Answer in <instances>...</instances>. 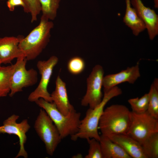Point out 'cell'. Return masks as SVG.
<instances>
[{
    "instance_id": "6da1fadb",
    "label": "cell",
    "mask_w": 158,
    "mask_h": 158,
    "mask_svg": "<svg viewBox=\"0 0 158 158\" xmlns=\"http://www.w3.org/2000/svg\"><path fill=\"white\" fill-rule=\"evenodd\" d=\"M122 93L121 89L116 86L107 92L104 93L100 103L94 108H89L87 110L85 117L80 121L78 132L71 136V139L75 141L81 138L87 140L94 138L99 141L100 135L98 131V126L104 107L111 99L121 95Z\"/></svg>"
},
{
    "instance_id": "7a4b0ae2",
    "label": "cell",
    "mask_w": 158,
    "mask_h": 158,
    "mask_svg": "<svg viewBox=\"0 0 158 158\" xmlns=\"http://www.w3.org/2000/svg\"><path fill=\"white\" fill-rule=\"evenodd\" d=\"M54 24L51 20L41 16L38 25L25 37H23L18 46L27 61L36 59L49 42Z\"/></svg>"
},
{
    "instance_id": "3957f363",
    "label": "cell",
    "mask_w": 158,
    "mask_h": 158,
    "mask_svg": "<svg viewBox=\"0 0 158 158\" xmlns=\"http://www.w3.org/2000/svg\"><path fill=\"white\" fill-rule=\"evenodd\" d=\"M131 111L125 106L114 104L104 109L99 126L101 135L126 134L131 121Z\"/></svg>"
},
{
    "instance_id": "277c9868",
    "label": "cell",
    "mask_w": 158,
    "mask_h": 158,
    "mask_svg": "<svg viewBox=\"0 0 158 158\" xmlns=\"http://www.w3.org/2000/svg\"><path fill=\"white\" fill-rule=\"evenodd\" d=\"M47 113L57 128L62 139L75 135L78 131L81 114L74 108L67 115L63 114L55 104L40 98L35 102Z\"/></svg>"
},
{
    "instance_id": "5b68a950",
    "label": "cell",
    "mask_w": 158,
    "mask_h": 158,
    "mask_svg": "<svg viewBox=\"0 0 158 158\" xmlns=\"http://www.w3.org/2000/svg\"><path fill=\"white\" fill-rule=\"evenodd\" d=\"M34 128L44 143L47 153L50 156L53 155L62 139L57 128L43 109L40 110Z\"/></svg>"
},
{
    "instance_id": "8992f818",
    "label": "cell",
    "mask_w": 158,
    "mask_h": 158,
    "mask_svg": "<svg viewBox=\"0 0 158 158\" xmlns=\"http://www.w3.org/2000/svg\"><path fill=\"white\" fill-rule=\"evenodd\" d=\"M131 121L126 134L142 145L153 134L158 132V119L147 111L136 113L131 111Z\"/></svg>"
},
{
    "instance_id": "52a82bcc",
    "label": "cell",
    "mask_w": 158,
    "mask_h": 158,
    "mask_svg": "<svg viewBox=\"0 0 158 158\" xmlns=\"http://www.w3.org/2000/svg\"><path fill=\"white\" fill-rule=\"evenodd\" d=\"M27 61L24 56H21L17 58L16 63L13 64L9 93L11 97L17 92L22 91L24 87L32 86L37 82V72L32 68L26 69Z\"/></svg>"
},
{
    "instance_id": "ba28073f",
    "label": "cell",
    "mask_w": 158,
    "mask_h": 158,
    "mask_svg": "<svg viewBox=\"0 0 158 158\" xmlns=\"http://www.w3.org/2000/svg\"><path fill=\"white\" fill-rule=\"evenodd\" d=\"M58 61V58L54 55L47 60H40L37 62V66L41 79L37 87L29 95L28 97L29 101L35 102L39 99L42 98L47 102H52L47 88L54 68Z\"/></svg>"
},
{
    "instance_id": "9c48e42d",
    "label": "cell",
    "mask_w": 158,
    "mask_h": 158,
    "mask_svg": "<svg viewBox=\"0 0 158 158\" xmlns=\"http://www.w3.org/2000/svg\"><path fill=\"white\" fill-rule=\"evenodd\" d=\"M104 71L102 66L97 64L92 68L87 79L86 92L81 99L82 106H89L93 109L101 102L103 95L102 92Z\"/></svg>"
},
{
    "instance_id": "30bf717a",
    "label": "cell",
    "mask_w": 158,
    "mask_h": 158,
    "mask_svg": "<svg viewBox=\"0 0 158 158\" xmlns=\"http://www.w3.org/2000/svg\"><path fill=\"white\" fill-rule=\"evenodd\" d=\"M19 117L18 115L13 114L5 120L3 125L0 126V134H14L18 136L19 139L20 149L15 158L23 157L27 158L28 154L25 149L24 145L27 140L26 133L30 126L27 119L17 123V120Z\"/></svg>"
},
{
    "instance_id": "8fae6325",
    "label": "cell",
    "mask_w": 158,
    "mask_h": 158,
    "mask_svg": "<svg viewBox=\"0 0 158 158\" xmlns=\"http://www.w3.org/2000/svg\"><path fill=\"white\" fill-rule=\"evenodd\" d=\"M140 76L139 62L135 66L128 67L117 73L107 75L104 76L103 80L104 93L123 83L133 84Z\"/></svg>"
},
{
    "instance_id": "7c38bea8",
    "label": "cell",
    "mask_w": 158,
    "mask_h": 158,
    "mask_svg": "<svg viewBox=\"0 0 158 158\" xmlns=\"http://www.w3.org/2000/svg\"><path fill=\"white\" fill-rule=\"evenodd\" d=\"M132 7L144 23L150 40L158 34V16L155 11L145 6L141 0H131Z\"/></svg>"
},
{
    "instance_id": "4fadbf2b",
    "label": "cell",
    "mask_w": 158,
    "mask_h": 158,
    "mask_svg": "<svg viewBox=\"0 0 158 158\" xmlns=\"http://www.w3.org/2000/svg\"><path fill=\"white\" fill-rule=\"evenodd\" d=\"M22 37L6 36L0 38V59L2 63H10L15 58L25 56L18 46Z\"/></svg>"
},
{
    "instance_id": "5bb4252c",
    "label": "cell",
    "mask_w": 158,
    "mask_h": 158,
    "mask_svg": "<svg viewBox=\"0 0 158 158\" xmlns=\"http://www.w3.org/2000/svg\"><path fill=\"white\" fill-rule=\"evenodd\" d=\"M55 85V90L51 94L52 101L60 111L67 115L74 108L69 102L66 83L59 75L56 78Z\"/></svg>"
},
{
    "instance_id": "9a60e30c",
    "label": "cell",
    "mask_w": 158,
    "mask_h": 158,
    "mask_svg": "<svg viewBox=\"0 0 158 158\" xmlns=\"http://www.w3.org/2000/svg\"><path fill=\"white\" fill-rule=\"evenodd\" d=\"M107 137L119 145L131 158H147L141 145L128 134H115Z\"/></svg>"
},
{
    "instance_id": "2e32d148",
    "label": "cell",
    "mask_w": 158,
    "mask_h": 158,
    "mask_svg": "<svg viewBox=\"0 0 158 158\" xmlns=\"http://www.w3.org/2000/svg\"><path fill=\"white\" fill-rule=\"evenodd\" d=\"M131 0H125L126 8L123 18L125 25L132 30L135 36L138 35L146 29L145 25L135 9L131 6Z\"/></svg>"
},
{
    "instance_id": "e0dca14e",
    "label": "cell",
    "mask_w": 158,
    "mask_h": 158,
    "mask_svg": "<svg viewBox=\"0 0 158 158\" xmlns=\"http://www.w3.org/2000/svg\"><path fill=\"white\" fill-rule=\"evenodd\" d=\"M103 158H131L118 144L101 135L99 140Z\"/></svg>"
},
{
    "instance_id": "ac0fdd59",
    "label": "cell",
    "mask_w": 158,
    "mask_h": 158,
    "mask_svg": "<svg viewBox=\"0 0 158 158\" xmlns=\"http://www.w3.org/2000/svg\"><path fill=\"white\" fill-rule=\"evenodd\" d=\"M13 68V65L0 68V97L6 96L10 92Z\"/></svg>"
},
{
    "instance_id": "d6986e66",
    "label": "cell",
    "mask_w": 158,
    "mask_h": 158,
    "mask_svg": "<svg viewBox=\"0 0 158 158\" xmlns=\"http://www.w3.org/2000/svg\"><path fill=\"white\" fill-rule=\"evenodd\" d=\"M147 112L155 118L158 119V79L155 78L151 85Z\"/></svg>"
},
{
    "instance_id": "ffe728a7",
    "label": "cell",
    "mask_w": 158,
    "mask_h": 158,
    "mask_svg": "<svg viewBox=\"0 0 158 158\" xmlns=\"http://www.w3.org/2000/svg\"><path fill=\"white\" fill-rule=\"evenodd\" d=\"M42 16L50 20L56 18L60 0H39Z\"/></svg>"
},
{
    "instance_id": "44dd1931",
    "label": "cell",
    "mask_w": 158,
    "mask_h": 158,
    "mask_svg": "<svg viewBox=\"0 0 158 158\" xmlns=\"http://www.w3.org/2000/svg\"><path fill=\"white\" fill-rule=\"evenodd\" d=\"M141 145L147 158H158V132L150 136Z\"/></svg>"
},
{
    "instance_id": "7402d4cb",
    "label": "cell",
    "mask_w": 158,
    "mask_h": 158,
    "mask_svg": "<svg viewBox=\"0 0 158 158\" xmlns=\"http://www.w3.org/2000/svg\"><path fill=\"white\" fill-rule=\"evenodd\" d=\"M149 99V93L145 94L140 98H131L128 100L132 111L136 113H142L147 111Z\"/></svg>"
},
{
    "instance_id": "603a6c76",
    "label": "cell",
    "mask_w": 158,
    "mask_h": 158,
    "mask_svg": "<svg viewBox=\"0 0 158 158\" xmlns=\"http://www.w3.org/2000/svg\"><path fill=\"white\" fill-rule=\"evenodd\" d=\"M25 6L24 11L30 13L31 22L37 20V16L41 12V6L39 0H22Z\"/></svg>"
},
{
    "instance_id": "cb8c5ba5",
    "label": "cell",
    "mask_w": 158,
    "mask_h": 158,
    "mask_svg": "<svg viewBox=\"0 0 158 158\" xmlns=\"http://www.w3.org/2000/svg\"><path fill=\"white\" fill-rule=\"evenodd\" d=\"M85 64L84 59L79 56L71 58L68 61L67 68L71 74L77 75L83 72L85 68Z\"/></svg>"
},
{
    "instance_id": "d4e9b609",
    "label": "cell",
    "mask_w": 158,
    "mask_h": 158,
    "mask_svg": "<svg viewBox=\"0 0 158 158\" xmlns=\"http://www.w3.org/2000/svg\"><path fill=\"white\" fill-rule=\"evenodd\" d=\"M89 148L85 158H103L99 141L92 138L88 140Z\"/></svg>"
},
{
    "instance_id": "484cf974",
    "label": "cell",
    "mask_w": 158,
    "mask_h": 158,
    "mask_svg": "<svg viewBox=\"0 0 158 158\" xmlns=\"http://www.w3.org/2000/svg\"><path fill=\"white\" fill-rule=\"evenodd\" d=\"M7 5L10 11H13L15 8L18 6L23 7V10L25 9V4L22 0H8Z\"/></svg>"
},
{
    "instance_id": "4316f807",
    "label": "cell",
    "mask_w": 158,
    "mask_h": 158,
    "mask_svg": "<svg viewBox=\"0 0 158 158\" xmlns=\"http://www.w3.org/2000/svg\"><path fill=\"white\" fill-rule=\"evenodd\" d=\"M154 7L156 8H158V0H153Z\"/></svg>"
},
{
    "instance_id": "83f0119b",
    "label": "cell",
    "mask_w": 158,
    "mask_h": 158,
    "mask_svg": "<svg viewBox=\"0 0 158 158\" xmlns=\"http://www.w3.org/2000/svg\"><path fill=\"white\" fill-rule=\"evenodd\" d=\"M2 64L1 62L0 59V68L1 66V64Z\"/></svg>"
},
{
    "instance_id": "f1b7e54d",
    "label": "cell",
    "mask_w": 158,
    "mask_h": 158,
    "mask_svg": "<svg viewBox=\"0 0 158 158\" xmlns=\"http://www.w3.org/2000/svg\"></svg>"
}]
</instances>
